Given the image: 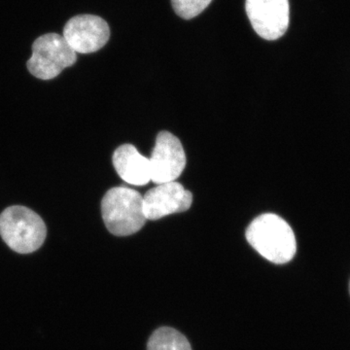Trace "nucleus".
Instances as JSON below:
<instances>
[{"label": "nucleus", "mask_w": 350, "mask_h": 350, "mask_svg": "<svg viewBox=\"0 0 350 350\" xmlns=\"http://www.w3.org/2000/svg\"><path fill=\"white\" fill-rule=\"evenodd\" d=\"M246 239L265 259L282 265L297 252L296 238L286 221L275 214L258 216L246 230Z\"/></svg>", "instance_id": "f257e3e1"}, {"label": "nucleus", "mask_w": 350, "mask_h": 350, "mask_svg": "<svg viewBox=\"0 0 350 350\" xmlns=\"http://www.w3.org/2000/svg\"><path fill=\"white\" fill-rule=\"evenodd\" d=\"M101 213L108 231L117 237L135 234L146 222L144 196L126 187L110 189L101 202Z\"/></svg>", "instance_id": "f03ea898"}, {"label": "nucleus", "mask_w": 350, "mask_h": 350, "mask_svg": "<svg viewBox=\"0 0 350 350\" xmlns=\"http://www.w3.org/2000/svg\"><path fill=\"white\" fill-rule=\"evenodd\" d=\"M46 234L42 218L27 207L10 206L0 214V236L11 250L20 254L39 250Z\"/></svg>", "instance_id": "7ed1b4c3"}, {"label": "nucleus", "mask_w": 350, "mask_h": 350, "mask_svg": "<svg viewBox=\"0 0 350 350\" xmlns=\"http://www.w3.org/2000/svg\"><path fill=\"white\" fill-rule=\"evenodd\" d=\"M77 54L57 32L39 36L31 45V56L27 68L31 75L41 80L57 77L64 69L75 66Z\"/></svg>", "instance_id": "20e7f679"}, {"label": "nucleus", "mask_w": 350, "mask_h": 350, "mask_svg": "<svg viewBox=\"0 0 350 350\" xmlns=\"http://www.w3.org/2000/svg\"><path fill=\"white\" fill-rule=\"evenodd\" d=\"M62 36L76 54H94L109 41L110 27L100 16L80 14L66 23Z\"/></svg>", "instance_id": "39448f33"}, {"label": "nucleus", "mask_w": 350, "mask_h": 350, "mask_svg": "<svg viewBox=\"0 0 350 350\" xmlns=\"http://www.w3.org/2000/svg\"><path fill=\"white\" fill-rule=\"evenodd\" d=\"M245 9L253 29L266 40L282 38L289 27L288 0H246Z\"/></svg>", "instance_id": "423d86ee"}, {"label": "nucleus", "mask_w": 350, "mask_h": 350, "mask_svg": "<svg viewBox=\"0 0 350 350\" xmlns=\"http://www.w3.org/2000/svg\"><path fill=\"white\" fill-rule=\"evenodd\" d=\"M149 162L151 181L157 185L176 180L186 165L185 152L180 140L169 131H161Z\"/></svg>", "instance_id": "0eeeda50"}, {"label": "nucleus", "mask_w": 350, "mask_h": 350, "mask_svg": "<svg viewBox=\"0 0 350 350\" xmlns=\"http://www.w3.org/2000/svg\"><path fill=\"white\" fill-rule=\"evenodd\" d=\"M193 196L178 182L158 184L144 196L146 219L158 220L170 214L184 213L192 206Z\"/></svg>", "instance_id": "6e6552de"}, {"label": "nucleus", "mask_w": 350, "mask_h": 350, "mask_svg": "<svg viewBox=\"0 0 350 350\" xmlns=\"http://www.w3.org/2000/svg\"><path fill=\"white\" fill-rule=\"evenodd\" d=\"M113 165L119 176L126 183L144 186L151 181L149 159L131 144H124L113 154Z\"/></svg>", "instance_id": "1a4fd4ad"}, {"label": "nucleus", "mask_w": 350, "mask_h": 350, "mask_svg": "<svg viewBox=\"0 0 350 350\" xmlns=\"http://www.w3.org/2000/svg\"><path fill=\"white\" fill-rule=\"evenodd\" d=\"M147 350H192V347L180 332L170 327H162L152 334Z\"/></svg>", "instance_id": "9d476101"}, {"label": "nucleus", "mask_w": 350, "mask_h": 350, "mask_svg": "<svg viewBox=\"0 0 350 350\" xmlns=\"http://www.w3.org/2000/svg\"><path fill=\"white\" fill-rule=\"evenodd\" d=\"M213 0H172L175 13L182 19L191 20L199 16Z\"/></svg>", "instance_id": "9b49d317"}, {"label": "nucleus", "mask_w": 350, "mask_h": 350, "mask_svg": "<svg viewBox=\"0 0 350 350\" xmlns=\"http://www.w3.org/2000/svg\"><path fill=\"white\" fill-rule=\"evenodd\" d=\"M349 293H350V282H349Z\"/></svg>", "instance_id": "f8f14e48"}]
</instances>
